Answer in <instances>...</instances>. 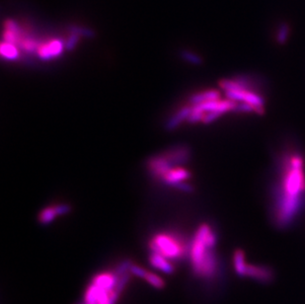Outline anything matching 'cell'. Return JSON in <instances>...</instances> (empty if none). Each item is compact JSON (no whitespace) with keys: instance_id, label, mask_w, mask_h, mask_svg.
Masks as SVG:
<instances>
[{"instance_id":"obj_1","label":"cell","mask_w":305,"mask_h":304,"mask_svg":"<svg viewBox=\"0 0 305 304\" xmlns=\"http://www.w3.org/2000/svg\"><path fill=\"white\" fill-rule=\"evenodd\" d=\"M281 160V179L274 192L273 219L279 229H286L305 205V158L299 152H286Z\"/></svg>"},{"instance_id":"obj_2","label":"cell","mask_w":305,"mask_h":304,"mask_svg":"<svg viewBox=\"0 0 305 304\" xmlns=\"http://www.w3.org/2000/svg\"><path fill=\"white\" fill-rule=\"evenodd\" d=\"M216 243V235L208 224H202L198 228L191 244L190 257L193 272L200 277L204 263L211 257Z\"/></svg>"},{"instance_id":"obj_3","label":"cell","mask_w":305,"mask_h":304,"mask_svg":"<svg viewBox=\"0 0 305 304\" xmlns=\"http://www.w3.org/2000/svg\"><path fill=\"white\" fill-rule=\"evenodd\" d=\"M190 152L186 148L175 149L162 156H156L150 161V169L154 176L162 178L173 165L185 162L189 158Z\"/></svg>"},{"instance_id":"obj_4","label":"cell","mask_w":305,"mask_h":304,"mask_svg":"<svg viewBox=\"0 0 305 304\" xmlns=\"http://www.w3.org/2000/svg\"><path fill=\"white\" fill-rule=\"evenodd\" d=\"M150 246L152 252L159 253L167 259L180 258L185 250V246L180 239L165 233L156 234L152 239Z\"/></svg>"},{"instance_id":"obj_5","label":"cell","mask_w":305,"mask_h":304,"mask_svg":"<svg viewBox=\"0 0 305 304\" xmlns=\"http://www.w3.org/2000/svg\"><path fill=\"white\" fill-rule=\"evenodd\" d=\"M120 295L116 292H109L91 283L84 295L86 304H116Z\"/></svg>"},{"instance_id":"obj_6","label":"cell","mask_w":305,"mask_h":304,"mask_svg":"<svg viewBox=\"0 0 305 304\" xmlns=\"http://www.w3.org/2000/svg\"><path fill=\"white\" fill-rule=\"evenodd\" d=\"M63 49H65L64 43L59 39H53L42 44L39 47L37 53L42 60H51L61 55Z\"/></svg>"},{"instance_id":"obj_7","label":"cell","mask_w":305,"mask_h":304,"mask_svg":"<svg viewBox=\"0 0 305 304\" xmlns=\"http://www.w3.org/2000/svg\"><path fill=\"white\" fill-rule=\"evenodd\" d=\"M227 99L235 102H244L251 104L255 107H264L265 99L251 90H238V91H228L225 92Z\"/></svg>"},{"instance_id":"obj_8","label":"cell","mask_w":305,"mask_h":304,"mask_svg":"<svg viewBox=\"0 0 305 304\" xmlns=\"http://www.w3.org/2000/svg\"><path fill=\"white\" fill-rule=\"evenodd\" d=\"M262 284H270L275 280V272L268 266H255L248 265L246 270V276Z\"/></svg>"},{"instance_id":"obj_9","label":"cell","mask_w":305,"mask_h":304,"mask_svg":"<svg viewBox=\"0 0 305 304\" xmlns=\"http://www.w3.org/2000/svg\"><path fill=\"white\" fill-rule=\"evenodd\" d=\"M190 177H191V173L187 169L183 167L175 166L171 168L161 179L166 184L173 185L178 188L180 185L184 184Z\"/></svg>"},{"instance_id":"obj_10","label":"cell","mask_w":305,"mask_h":304,"mask_svg":"<svg viewBox=\"0 0 305 304\" xmlns=\"http://www.w3.org/2000/svg\"><path fill=\"white\" fill-rule=\"evenodd\" d=\"M69 211L70 206L67 204H56L53 206H48L41 211L39 215V221L42 224H49L52 222L57 215H63Z\"/></svg>"},{"instance_id":"obj_11","label":"cell","mask_w":305,"mask_h":304,"mask_svg":"<svg viewBox=\"0 0 305 304\" xmlns=\"http://www.w3.org/2000/svg\"><path fill=\"white\" fill-rule=\"evenodd\" d=\"M119 276L116 273H111V272H104L96 275L92 283L95 284L96 286L107 290L109 292H113L116 289V286L119 281Z\"/></svg>"},{"instance_id":"obj_12","label":"cell","mask_w":305,"mask_h":304,"mask_svg":"<svg viewBox=\"0 0 305 304\" xmlns=\"http://www.w3.org/2000/svg\"><path fill=\"white\" fill-rule=\"evenodd\" d=\"M150 262L154 269L159 270L167 275H171L175 272V267L170 263L169 259L159 253L152 252L150 256Z\"/></svg>"},{"instance_id":"obj_13","label":"cell","mask_w":305,"mask_h":304,"mask_svg":"<svg viewBox=\"0 0 305 304\" xmlns=\"http://www.w3.org/2000/svg\"><path fill=\"white\" fill-rule=\"evenodd\" d=\"M220 99V92L214 89L211 90H205L199 92L191 97V104L193 105H198L209 101H214V100H219Z\"/></svg>"},{"instance_id":"obj_14","label":"cell","mask_w":305,"mask_h":304,"mask_svg":"<svg viewBox=\"0 0 305 304\" xmlns=\"http://www.w3.org/2000/svg\"><path fill=\"white\" fill-rule=\"evenodd\" d=\"M233 266L235 273L239 277H245L246 276V270H247V264L245 260V253L241 249H237L234 251L233 254Z\"/></svg>"},{"instance_id":"obj_15","label":"cell","mask_w":305,"mask_h":304,"mask_svg":"<svg viewBox=\"0 0 305 304\" xmlns=\"http://www.w3.org/2000/svg\"><path fill=\"white\" fill-rule=\"evenodd\" d=\"M0 53H1V56L4 59H7V60L18 59L19 55H20V51H19L18 48L16 47V45L6 43V42L1 43Z\"/></svg>"},{"instance_id":"obj_16","label":"cell","mask_w":305,"mask_h":304,"mask_svg":"<svg viewBox=\"0 0 305 304\" xmlns=\"http://www.w3.org/2000/svg\"><path fill=\"white\" fill-rule=\"evenodd\" d=\"M192 112V108L190 107H184L179 112H177L167 123V129L173 130L176 127H178L184 120L189 119Z\"/></svg>"},{"instance_id":"obj_17","label":"cell","mask_w":305,"mask_h":304,"mask_svg":"<svg viewBox=\"0 0 305 304\" xmlns=\"http://www.w3.org/2000/svg\"><path fill=\"white\" fill-rule=\"evenodd\" d=\"M145 280L156 290H163L166 286L164 280L161 277H159L158 275L152 273V272H148Z\"/></svg>"},{"instance_id":"obj_18","label":"cell","mask_w":305,"mask_h":304,"mask_svg":"<svg viewBox=\"0 0 305 304\" xmlns=\"http://www.w3.org/2000/svg\"><path fill=\"white\" fill-rule=\"evenodd\" d=\"M291 27L288 23H283L280 25L277 33V42L280 45H285L290 37Z\"/></svg>"},{"instance_id":"obj_19","label":"cell","mask_w":305,"mask_h":304,"mask_svg":"<svg viewBox=\"0 0 305 304\" xmlns=\"http://www.w3.org/2000/svg\"><path fill=\"white\" fill-rule=\"evenodd\" d=\"M69 30H70V33L77 34L80 37H84V38H94L95 37V32L89 28L73 26V27H70Z\"/></svg>"},{"instance_id":"obj_20","label":"cell","mask_w":305,"mask_h":304,"mask_svg":"<svg viewBox=\"0 0 305 304\" xmlns=\"http://www.w3.org/2000/svg\"><path fill=\"white\" fill-rule=\"evenodd\" d=\"M181 56L183 59H185L186 61L190 62V63H193V64H202L203 63V58L198 55L197 53H194L192 51H182L181 53Z\"/></svg>"},{"instance_id":"obj_21","label":"cell","mask_w":305,"mask_h":304,"mask_svg":"<svg viewBox=\"0 0 305 304\" xmlns=\"http://www.w3.org/2000/svg\"><path fill=\"white\" fill-rule=\"evenodd\" d=\"M133 265V262L131 260H125L123 261L115 270V273L119 276V277H122L128 273H130V269Z\"/></svg>"},{"instance_id":"obj_22","label":"cell","mask_w":305,"mask_h":304,"mask_svg":"<svg viewBox=\"0 0 305 304\" xmlns=\"http://www.w3.org/2000/svg\"><path fill=\"white\" fill-rule=\"evenodd\" d=\"M79 39H80V36H78L77 34H74V33H70L69 37L67 38V40L64 43L65 50L73 51L75 49V47L78 45Z\"/></svg>"},{"instance_id":"obj_23","label":"cell","mask_w":305,"mask_h":304,"mask_svg":"<svg viewBox=\"0 0 305 304\" xmlns=\"http://www.w3.org/2000/svg\"><path fill=\"white\" fill-rule=\"evenodd\" d=\"M131 275H132L131 273H128V274H126V275H124V276H122V277L119 278L118 284H117L116 289H115V291H116L119 295H121V293H122V292L125 290V288L127 287L128 283L130 282Z\"/></svg>"},{"instance_id":"obj_24","label":"cell","mask_w":305,"mask_h":304,"mask_svg":"<svg viewBox=\"0 0 305 304\" xmlns=\"http://www.w3.org/2000/svg\"><path fill=\"white\" fill-rule=\"evenodd\" d=\"M148 272L149 271H147L146 269H144V268H142V267H140L138 265H135V264H133L131 269H130V273L132 275H134V276H136L138 278H141V279H145L147 274H148Z\"/></svg>"},{"instance_id":"obj_25","label":"cell","mask_w":305,"mask_h":304,"mask_svg":"<svg viewBox=\"0 0 305 304\" xmlns=\"http://www.w3.org/2000/svg\"></svg>"}]
</instances>
